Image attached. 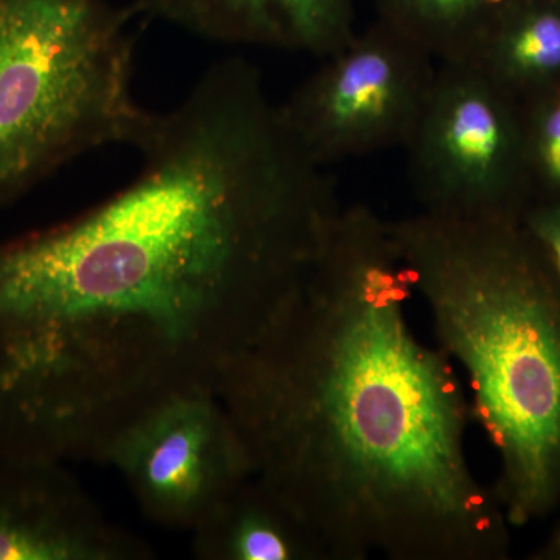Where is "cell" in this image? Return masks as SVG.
I'll return each instance as SVG.
<instances>
[{
    "label": "cell",
    "instance_id": "1",
    "mask_svg": "<svg viewBox=\"0 0 560 560\" xmlns=\"http://www.w3.org/2000/svg\"><path fill=\"white\" fill-rule=\"evenodd\" d=\"M412 294L389 221L341 208L220 399L254 475L330 560H508L511 523L467 453L469 394L444 350L412 329Z\"/></svg>",
    "mask_w": 560,
    "mask_h": 560
},
{
    "label": "cell",
    "instance_id": "2",
    "mask_svg": "<svg viewBox=\"0 0 560 560\" xmlns=\"http://www.w3.org/2000/svg\"><path fill=\"white\" fill-rule=\"evenodd\" d=\"M436 345L466 377L512 528L560 510V287L521 217L389 221Z\"/></svg>",
    "mask_w": 560,
    "mask_h": 560
},
{
    "label": "cell",
    "instance_id": "3",
    "mask_svg": "<svg viewBox=\"0 0 560 560\" xmlns=\"http://www.w3.org/2000/svg\"><path fill=\"white\" fill-rule=\"evenodd\" d=\"M135 13L108 0H0V206L149 131L154 113L132 88Z\"/></svg>",
    "mask_w": 560,
    "mask_h": 560
},
{
    "label": "cell",
    "instance_id": "4",
    "mask_svg": "<svg viewBox=\"0 0 560 560\" xmlns=\"http://www.w3.org/2000/svg\"><path fill=\"white\" fill-rule=\"evenodd\" d=\"M404 149L422 212L455 219L522 215V116L514 98L471 62L438 65Z\"/></svg>",
    "mask_w": 560,
    "mask_h": 560
},
{
    "label": "cell",
    "instance_id": "5",
    "mask_svg": "<svg viewBox=\"0 0 560 560\" xmlns=\"http://www.w3.org/2000/svg\"><path fill=\"white\" fill-rule=\"evenodd\" d=\"M320 61L279 105L316 164L407 145L438 70L422 47L377 20Z\"/></svg>",
    "mask_w": 560,
    "mask_h": 560
},
{
    "label": "cell",
    "instance_id": "6",
    "mask_svg": "<svg viewBox=\"0 0 560 560\" xmlns=\"http://www.w3.org/2000/svg\"><path fill=\"white\" fill-rule=\"evenodd\" d=\"M103 463L119 471L150 522L187 533L254 475L234 419L209 393L161 401L121 431Z\"/></svg>",
    "mask_w": 560,
    "mask_h": 560
},
{
    "label": "cell",
    "instance_id": "7",
    "mask_svg": "<svg viewBox=\"0 0 560 560\" xmlns=\"http://www.w3.org/2000/svg\"><path fill=\"white\" fill-rule=\"evenodd\" d=\"M57 460L0 456V560H149Z\"/></svg>",
    "mask_w": 560,
    "mask_h": 560
},
{
    "label": "cell",
    "instance_id": "8",
    "mask_svg": "<svg viewBox=\"0 0 560 560\" xmlns=\"http://www.w3.org/2000/svg\"><path fill=\"white\" fill-rule=\"evenodd\" d=\"M355 0H136L132 10L209 43L329 57L355 35Z\"/></svg>",
    "mask_w": 560,
    "mask_h": 560
},
{
    "label": "cell",
    "instance_id": "9",
    "mask_svg": "<svg viewBox=\"0 0 560 560\" xmlns=\"http://www.w3.org/2000/svg\"><path fill=\"white\" fill-rule=\"evenodd\" d=\"M190 534L200 560H330L312 526L256 475L232 489Z\"/></svg>",
    "mask_w": 560,
    "mask_h": 560
},
{
    "label": "cell",
    "instance_id": "10",
    "mask_svg": "<svg viewBox=\"0 0 560 560\" xmlns=\"http://www.w3.org/2000/svg\"><path fill=\"white\" fill-rule=\"evenodd\" d=\"M471 65L512 98L560 84V2L517 0Z\"/></svg>",
    "mask_w": 560,
    "mask_h": 560
},
{
    "label": "cell",
    "instance_id": "11",
    "mask_svg": "<svg viewBox=\"0 0 560 560\" xmlns=\"http://www.w3.org/2000/svg\"><path fill=\"white\" fill-rule=\"evenodd\" d=\"M517 0H374L378 18L436 61L471 62Z\"/></svg>",
    "mask_w": 560,
    "mask_h": 560
},
{
    "label": "cell",
    "instance_id": "12",
    "mask_svg": "<svg viewBox=\"0 0 560 560\" xmlns=\"http://www.w3.org/2000/svg\"><path fill=\"white\" fill-rule=\"evenodd\" d=\"M523 162L533 173L547 198L560 201V84L534 95L528 117L522 116Z\"/></svg>",
    "mask_w": 560,
    "mask_h": 560
},
{
    "label": "cell",
    "instance_id": "13",
    "mask_svg": "<svg viewBox=\"0 0 560 560\" xmlns=\"http://www.w3.org/2000/svg\"><path fill=\"white\" fill-rule=\"evenodd\" d=\"M521 219L560 287V201L536 202L523 210Z\"/></svg>",
    "mask_w": 560,
    "mask_h": 560
},
{
    "label": "cell",
    "instance_id": "14",
    "mask_svg": "<svg viewBox=\"0 0 560 560\" xmlns=\"http://www.w3.org/2000/svg\"><path fill=\"white\" fill-rule=\"evenodd\" d=\"M530 560H560V518L552 526L550 536L547 540L537 548L533 555L529 556Z\"/></svg>",
    "mask_w": 560,
    "mask_h": 560
}]
</instances>
